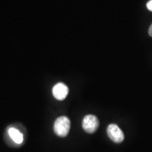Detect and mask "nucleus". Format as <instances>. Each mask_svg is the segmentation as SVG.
<instances>
[{"label":"nucleus","mask_w":152,"mask_h":152,"mask_svg":"<svg viewBox=\"0 0 152 152\" xmlns=\"http://www.w3.org/2000/svg\"><path fill=\"white\" fill-rule=\"evenodd\" d=\"M71 129V121L66 116L58 117L55 121L54 131L57 136L64 137L68 135Z\"/></svg>","instance_id":"obj_1"},{"label":"nucleus","mask_w":152,"mask_h":152,"mask_svg":"<svg viewBox=\"0 0 152 152\" xmlns=\"http://www.w3.org/2000/svg\"><path fill=\"white\" fill-rule=\"evenodd\" d=\"M83 130L87 133L92 134L97 130L99 126V120L94 115H87L85 116L82 123Z\"/></svg>","instance_id":"obj_2"},{"label":"nucleus","mask_w":152,"mask_h":152,"mask_svg":"<svg viewBox=\"0 0 152 152\" xmlns=\"http://www.w3.org/2000/svg\"><path fill=\"white\" fill-rule=\"evenodd\" d=\"M109 137L115 143H121L124 140V134L121 129L115 124H110L107 128Z\"/></svg>","instance_id":"obj_3"},{"label":"nucleus","mask_w":152,"mask_h":152,"mask_svg":"<svg viewBox=\"0 0 152 152\" xmlns=\"http://www.w3.org/2000/svg\"><path fill=\"white\" fill-rule=\"evenodd\" d=\"M68 92H69L68 87L65 84L61 83H57L56 85H54L52 90V93L54 98L59 101L65 99L68 94Z\"/></svg>","instance_id":"obj_4"},{"label":"nucleus","mask_w":152,"mask_h":152,"mask_svg":"<svg viewBox=\"0 0 152 152\" xmlns=\"http://www.w3.org/2000/svg\"><path fill=\"white\" fill-rule=\"evenodd\" d=\"M7 135L9 138L14 142V144H21L23 142V135L18 129L15 128H9L7 130Z\"/></svg>","instance_id":"obj_5"},{"label":"nucleus","mask_w":152,"mask_h":152,"mask_svg":"<svg viewBox=\"0 0 152 152\" xmlns=\"http://www.w3.org/2000/svg\"><path fill=\"white\" fill-rule=\"evenodd\" d=\"M147 9H149V11H152V0H150L149 2L147 3Z\"/></svg>","instance_id":"obj_6"},{"label":"nucleus","mask_w":152,"mask_h":152,"mask_svg":"<svg viewBox=\"0 0 152 152\" xmlns=\"http://www.w3.org/2000/svg\"><path fill=\"white\" fill-rule=\"evenodd\" d=\"M149 35L152 37V24L151 25V26H150L149 29Z\"/></svg>","instance_id":"obj_7"}]
</instances>
